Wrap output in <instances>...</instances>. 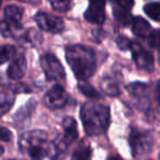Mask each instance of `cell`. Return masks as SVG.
I'll list each match as a JSON object with an SVG mask.
<instances>
[{
	"instance_id": "6da1fadb",
	"label": "cell",
	"mask_w": 160,
	"mask_h": 160,
	"mask_svg": "<svg viewBox=\"0 0 160 160\" xmlns=\"http://www.w3.org/2000/svg\"><path fill=\"white\" fill-rule=\"evenodd\" d=\"M19 149L32 160H60L55 144L47 139L44 131L23 133L19 138Z\"/></svg>"
},
{
	"instance_id": "7a4b0ae2",
	"label": "cell",
	"mask_w": 160,
	"mask_h": 160,
	"mask_svg": "<svg viewBox=\"0 0 160 160\" xmlns=\"http://www.w3.org/2000/svg\"><path fill=\"white\" fill-rule=\"evenodd\" d=\"M66 60L75 76L80 80H88L97 70V54L92 47L82 44L66 47Z\"/></svg>"
},
{
	"instance_id": "3957f363",
	"label": "cell",
	"mask_w": 160,
	"mask_h": 160,
	"mask_svg": "<svg viewBox=\"0 0 160 160\" xmlns=\"http://www.w3.org/2000/svg\"><path fill=\"white\" fill-rule=\"evenodd\" d=\"M80 118L88 135L99 136L110 125V109L101 103L87 102L80 110Z\"/></svg>"
},
{
	"instance_id": "277c9868",
	"label": "cell",
	"mask_w": 160,
	"mask_h": 160,
	"mask_svg": "<svg viewBox=\"0 0 160 160\" xmlns=\"http://www.w3.org/2000/svg\"><path fill=\"white\" fill-rule=\"evenodd\" d=\"M128 139L132 155L135 159H139L148 155L153 147V137L149 131H142L134 127L131 129Z\"/></svg>"
},
{
	"instance_id": "5b68a950",
	"label": "cell",
	"mask_w": 160,
	"mask_h": 160,
	"mask_svg": "<svg viewBox=\"0 0 160 160\" xmlns=\"http://www.w3.org/2000/svg\"><path fill=\"white\" fill-rule=\"evenodd\" d=\"M41 66L44 71V75L48 80H55V81H59V80L65 79V69L62 67V62L56 58L53 54L46 53L44 55L41 56Z\"/></svg>"
},
{
	"instance_id": "8992f818",
	"label": "cell",
	"mask_w": 160,
	"mask_h": 160,
	"mask_svg": "<svg viewBox=\"0 0 160 160\" xmlns=\"http://www.w3.org/2000/svg\"><path fill=\"white\" fill-rule=\"evenodd\" d=\"M34 20H35L36 24L41 30L49 32V33H60L65 29L64 20L59 17L51 13L38 12V13L35 14Z\"/></svg>"
},
{
	"instance_id": "52a82bcc",
	"label": "cell",
	"mask_w": 160,
	"mask_h": 160,
	"mask_svg": "<svg viewBox=\"0 0 160 160\" xmlns=\"http://www.w3.org/2000/svg\"><path fill=\"white\" fill-rule=\"evenodd\" d=\"M132 57L138 68L147 71H152L153 69V56L138 42H132L131 44Z\"/></svg>"
},
{
	"instance_id": "ba28073f",
	"label": "cell",
	"mask_w": 160,
	"mask_h": 160,
	"mask_svg": "<svg viewBox=\"0 0 160 160\" xmlns=\"http://www.w3.org/2000/svg\"><path fill=\"white\" fill-rule=\"evenodd\" d=\"M67 101H68V94L60 85L52 87L44 97L45 104L49 109H62L66 105Z\"/></svg>"
},
{
	"instance_id": "9c48e42d",
	"label": "cell",
	"mask_w": 160,
	"mask_h": 160,
	"mask_svg": "<svg viewBox=\"0 0 160 160\" xmlns=\"http://www.w3.org/2000/svg\"><path fill=\"white\" fill-rule=\"evenodd\" d=\"M127 91L129 92L133 98H136L138 100V107L142 111L147 112L150 108L149 103V87L148 85L142 82H132L127 86Z\"/></svg>"
},
{
	"instance_id": "30bf717a",
	"label": "cell",
	"mask_w": 160,
	"mask_h": 160,
	"mask_svg": "<svg viewBox=\"0 0 160 160\" xmlns=\"http://www.w3.org/2000/svg\"><path fill=\"white\" fill-rule=\"evenodd\" d=\"M105 1H91L85 12V18L92 24H102L105 21Z\"/></svg>"
},
{
	"instance_id": "8fae6325",
	"label": "cell",
	"mask_w": 160,
	"mask_h": 160,
	"mask_svg": "<svg viewBox=\"0 0 160 160\" xmlns=\"http://www.w3.org/2000/svg\"><path fill=\"white\" fill-rule=\"evenodd\" d=\"M0 33L3 38H13L16 40H23L27 36V33L20 23L9 22L7 20L0 21Z\"/></svg>"
},
{
	"instance_id": "7c38bea8",
	"label": "cell",
	"mask_w": 160,
	"mask_h": 160,
	"mask_svg": "<svg viewBox=\"0 0 160 160\" xmlns=\"http://www.w3.org/2000/svg\"><path fill=\"white\" fill-rule=\"evenodd\" d=\"M27 70V58L23 54H18L14 56L13 60L8 67L7 75L10 79L19 80L24 76Z\"/></svg>"
},
{
	"instance_id": "4fadbf2b",
	"label": "cell",
	"mask_w": 160,
	"mask_h": 160,
	"mask_svg": "<svg viewBox=\"0 0 160 160\" xmlns=\"http://www.w3.org/2000/svg\"><path fill=\"white\" fill-rule=\"evenodd\" d=\"M62 128L64 133L60 134V136L68 145H70L78 138V126L72 118L67 116L62 120Z\"/></svg>"
},
{
	"instance_id": "5bb4252c",
	"label": "cell",
	"mask_w": 160,
	"mask_h": 160,
	"mask_svg": "<svg viewBox=\"0 0 160 160\" xmlns=\"http://www.w3.org/2000/svg\"><path fill=\"white\" fill-rule=\"evenodd\" d=\"M100 87L103 92L110 97H118L121 93V83L120 79L116 78V76H105L101 80Z\"/></svg>"
},
{
	"instance_id": "9a60e30c",
	"label": "cell",
	"mask_w": 160,
	"mask_h": 160,
	"mask_svg": "<svg viewBox=\"0 0 160 160\" xmlns=\"http://www.w3.org/2000/svg\"><path fill=\"white\" fill-rule=\"evenodd\" d=\"M132 30L135 35L142 38H147V36L151 33V27L148 23V21L145 20L142 17H135L132 20Z\"/></svg>"
},
{
	"instance_id": "2e32d148",
	"label": "cell",
	"mask_w": 160,
	"mask_h": 160,
	"mask_svg": "<svg viewBox=\"0 0 160 160\" xmlns=\"http://www.w3.org/2000/svg\"><path fill=\"white\" fill-rule=\"evenodd\" d=\"M16 97L11 90H1L0 91V118L8 113L13 107Z\"/></svg>"
},
{
	"instance_id": "e0dca14e",
	"label": "cell",
	"mask_w": 160,
	"mask_h": 160,
	"mask_svg": "<svg viewBox=\"0 0 160 160\" xmlns=\"http://www.w3.org/2000/svg\"><path fill=\"white\" fill-rule=\"evenodd\" d=\"M112 6H113V16L115 20L120 23L123 27H127L129 23H132L133 17L131 14V10L125 9V8L118 6L115 1H112Z\"/></svg>"
},
{
	"instance_id": "ac0fdd59",
	"label": "cell",
	"mask_w": 160,
	"mask_h": 160,
	"mask_svg": "<svg viewBox=\"0 0 160 160\" xmlns=\"http://www.w3.org/2000/svg\"><path fill=\"white\" fill-rule=\"evenodd\" d=\"M92 149L86 142H80L71 155V160H91Z\"/></svg>"
},
{
	"instance_id": "d6986e66",
	"label": "cell",
	"mask_w": 160,
	"mask_h": 160,
	"mask_svg": "<svg viewBox=\"0 0 160 160\" xmlns=\"http://www.w3.org/2000/svg\"><path fill=\"white\" fill-rule=\"evenodd\" d=\"M23 8L19 7L17 5H8L5 8V17L6 20L9 22L13 23H20L21 19L23 17Z\"/></svg>"
},
{
	"instance_id": "ffe728a7",
	"label": "cell",
	"mask_w": 160,
	"mask_h": 160,
	"mask_svg": "<svg viewBox=\"0 0 160 160\" xmlns=\"http://www.w3.org/2000/svg\"><path fill=\"white\" fill-rule=\"evenodd\" d=\"M35 104L36 103L34 100L29 101L22 109H20L18 112H17L16 115H14V120H16L18 123L28 120V118L31 116V114L34 112V110H35Z\"/></svg>"
},
{
	"instance_id": "44dd1931",
	"label": "cell",
	"mask_w": 160,
	"mask_h": 160,
	"mask_svg": "<svg viewBox=\"0 0 160 160\" xmlns=\"http://www.w3.org/2000/svg\"><path fill=\"white\" fill-rule=\"evenodd\" d=\"M17 55V48L12 45L6 44L0 46V65L9 62Z\"/></svg>"
},
{
	"instance_id": "7402d4cb",
	"label": "cell",
	"mask_w": 160,
	"mask_h": 160,
	"mask_svg": "<svg viewBox=\"0 0 160 160\" xmlns=\"http://www.w3.org/2000/svg\"><path fill=\"white\" fill-rule=\"evenodd\" d=\"M144 11L149 18L155 21H159L160 19V3L159 2H149L145 5Z\"/></svg>"
},
{
	"instance_id": "603a6c76",
	"label": "cell",
	"mask_w": 160,
	"mask_h": 160,
	"mask_svg": "<svg viewBox=\"0 0 160 160\" xmlns=\"http://www.w3.org/2000/svg\"><path fill=\"white\" fill-rule=\"evenodd\" d=\"M78 88H79L80 92L85 94L86 97H88V98L98 99L101 97L100 92H99L93 86L89 85V83H86V82L79 83V85H78Z\"/></svg>"
},
{
	"instance_id": "cb8c5ba5",
	"label": "cell",
	"mask_w": 160,
	"mask_h": 160,
	"mask_svg": "<svg viewBox=\"0 0 160 160\" xmlns=\"http://www.w3.org/2000/svg\"><path fill=\"white\" fill-rule=\"evenodd\" d=\"M51 5L53 9L58 12H67L71 8V2L66 1V0H64V1L62 0H52Z\"/></svg>"
},
{
	"instance_id": "d4e9b609",
	"label": "cell",
	"mask_w": 160,
	"mask_h": 160,
	"mask_svg": "<svg viewBox=\"0 0 160 160\" xmlns=\"http://www.w3.org/2000/svg\"><path fill=\"white\" fill-rule=\"evenodd\" d=\"M28 41H30L31 43H33L34 45H38L42 43L43 41V36L38 30L35 29H31L29 32L27 33V36H25Z\"/></svg>"
},
{
	"instance_id": "484cf974",
	"label": "cell",
	"mask_w": 160,
	"mask_h": 160,
	"mask_svg": "<svg viewBox=\"0 0 160 160\" xmlns=\"http://www.w3.org/2000/svg\"><path fill=\"white\" fill-rule=\"evenodd\" d=\"M116 44H118V48H120L121 51H127V49L131 47L132 41L129 40L128 38H126V36L120 35L116 38Z\"/></svg>"
},
{
	"instance_id": "4316f807",
	"label": "cell",
	"mask_w": 160,
	"mask_h": 160,
	"mask_svg": "<svg viewBox=\"0 0 160 160\" xmlns=\"http://www.w3.org/2000/svg\"><path fill=\"white\" fill-rule=\"evenodd\" d=\"M147 43L150 47L152 48H157L158 46V30H153L151 31V33L147 36Z\"/></svg>"
},
{
	"instance_id": "83f0119b",
	"label": "cell",
	"mask_w": 160,
	"mask_h": 160,
	"mask_svg": "<svg viewBox=\"0 0 160 160\" xmlns=\"http://www.w3.org/2000/svg\"><path fill=\"white\" fill-rule=\"evenodd\" d=\"M13 93H29L31 92L32 90L30 89L29 86L24 85V83H17L12 87V90H11Z\"/></svg>"
},
{
	"instance_id": "f1b7e54d",
	"label": "cell",
	"mask_w": 160,
	"mask_h": 160,
	"mask_svg": "<svg viewBox=\"0 0 160 160\" xmlns=\"http://www.w3.org/2000/svg\"><path fill=\"white\" fill-rule=\"evenodd\" d=\"M12 139V133L7 127L0 126V140L2 142H10Z\"/></svg>"
},
{
	"instance_id": "f546056e",
	"label": "cell",
	"mask_w": 160,
	"mask_h": 160,
	"mask_svg": "<svg viewBox=\"0 0 160 160\" xmlns=\"http://www.w3.org/2000/svg\"><path fill=\"white\" fill-rule=\"evenodd\" d=\"M116 3H118V6H121V7L125 8V9H128L131 10L132 7L134 6V1H132V0H118V1H115Z\"/></svg>"
},
{
	"instance_id": "4dcf8cb0",
	"label": "cell",
	"mask_w": 160,
	"mask_h": 160,
	"mask_svg": "<svg viewBox=\"0 0 160 160\" xmlns=\"http://www.w3.org/2000/svg\"><path fill=\"white\" fill-rule=\"evenodd\" d=\"M108 160H122V159L120 157H110Z\"/></svg>"
},
{
	"instance_id": "1f68e13d",
	"label": "cell",
	"mask_w": 160,
	"mask_h": 160,
	"mask_svg": "<svg viewBox=\"0 0 160 160\" xmlns=\"http://www.w3.org/2000/svg\"><path fill=\"white\" fill-rule=\"evenodd\" d=\"M3 153V147L2 146H0V156Z\"/></svg>"
},
{
	"instance_id": "d6a6232c",
	"label": "cell",
	"mask_w": 160,
	"mask_h": 160,
	"mask_svg": "<svg viewBox=\"0 0 160 160\" xmlns=\"http://www.w3.org/2000/svg\"><path fill=\"white\" fill-rule=\"evenodd\" d=\"M1 6H2V1H0V7H1Z\"/></svg>"
},
{
	"instance_id": "836d02e7",
	"label": "cell",
	"mask_w": 160,
	"mask_h": 160,
	"mask_svg": "<svg viewBox=\"0 0 160 160\" xmlns=\"http://www.w3.org/2000/svg\"><path fill=\"white\" fill-rule=\"evenodd\" d=\"M7 160H18V159H7Z\"/></svg>"
},
{
	"instance_id": "e575fe53",
	"label": "cell",
	"mask_w": 160,
	"mask_h": 160,
	"mask_svg": "<svg viewBox=\"0 0 160 160\" xmlns=\"http://www.w3.org/2000/svg\"><path fill=\"white\" fill-rule=\"evenodd\" d=\"M149 160H150V159H149Z\"/></svg>"
}]
</instances>
